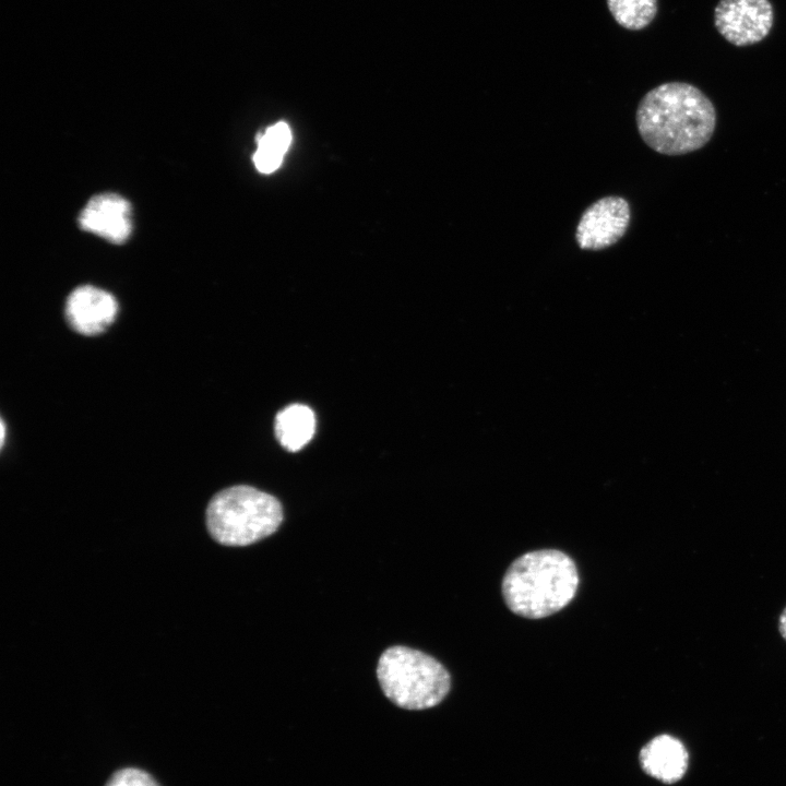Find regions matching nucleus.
<instances>
[{
	"mask_svg": "<svg viewBox=\"0 0 786 786\" xmlns=\"http://www.w3.org/2000/svg\"><path fill=\"white\" fill-rule=\"evenodd\" d=\"M635 122L650 148L668 156L684 155L708 143L716 127V110L699 87L667 82L642 97Z\"/></svg>",
	"mask_w": 786,
	"mask_h": 786,
	"instance_id": "obj_1",
	"label": "nucleus"
},
{
	"mask_svg": "<svg viewBox=\"0 0 786 786\" xmlns=\"http://www.w3.org/2000/svg\"><path fill=\"white\" fill-rule=\"evenodd\" d=\"M579 573L562 551L543 549L515 559L502 581L509 609L522 617L538 619L564 608L575 596Z\"/></svg>",
	"mask_w": 786,
	"mask_h": 786,
	"instance_id": "obj_2",
	"label": "nucleus"
},
{
	"mask_svg": "<svg viewBox=\"0 0 786 786\" xmlns=\"http://www.w3.org/2000/svg\"><path fill=\"white\" fill-rule=\"evenodd\" d=\"M283 522L281 502L270 493L247 485L217 492L206 509V526L221 545L242 547L277 531Z\"/></svg>",
	"mask_w": 786,
	"mask_h": 786,
	"instance_id": "obj_3",
	"label": "nucleus"
},
{
	"mask_svg": "<svg viewBox=\"0 0 786 786\" xmlns=\"http://www.w3.org/2000/svg\"><path fill=\"white\" fill-rule=\"evenodd\" d=\"M377 677L384 695L406 710L438 705L451 687L450 675L442 664L421 651L402 645L382 653Z\"/></svg>",
	"mask_w": 786,
	"mask_h": 786,
	"instance_id": "obj_4",
	"label": "nucleus"
},
{
	"mask_svg": "<svg viewBox=\"0 0 786 786\" xmlns=\"http://www.w3.org/2000/svg\"><path fill=\"white\" fill-rule=\"evenodd\" d=\"M773 22L774 10L769 0H719L714 10L716 29L738 47L763 40Z\"/></svg>",
	"mask_w": 786,
	"mask_h": 786,
	"instance_id": "obj_5",
	"label": "nucleus"
},
{
	"mask_svg": "<svg viewBox=\"0 0 786 786\" xmlns=\"http://www.w3.org/2000/svg\"><path fill=\"white\" fill-rule=\"evenodd\" d=\"M631 219L629 202L619 195L596 200L582 213L575 240L582 250H603L618 242L628 230Z\"/></svg>",
	"mask_w": 786,
	"mask_h": 786,
	"instance_id": "obj_6",
	"label": "nucleus"
},
{
	"mask_svg": "<svg viewBox=\"0 0 786 786\" xmlns=\"http://www.w3.org/2000/svg\"><path fill=\"white\" fill-rule=\"evenodd\" d=\"M118 302L108 291L95 286L76 287L66 302V319L75 332L92 336L103 333L115 321Z\"/></svg>",
	"mask_w": 786,
	"mask_h": 786,
	"instance_id": "obj_7",
	"label": "nucleus"
},
{
	"mask_svg": "<svg viewBox=\"0 0 786 786\" xmlns=\"http://www.w3.org/2000/svg\"><path fill=\"white\" fill-rule=\"evenodd\" d=\"M79 224L85 231L120 245L130 237L132 209L129 201L117 193H100L82 209Z\"/></svg>",
	"mask_w": 786,
	"mask_h": 786,
	"instance_id": "obj_8",
	"label": "nucleus"
},
{
	"mask_svg": "<svg viewBox=\"0 0 786 786\" xmlns=\"http://www.w3.org/2000/svg\"><path fill=\"white\" fill-rule=\"evenodd\" d=\"M688 759L684 746L666 734L656 736L640 751L644 772L666 784L681 779L688 767Z\"/></svg>",
	"mask_w": 786,
	"mask_h": 786,
	"instance_id": "obj_9",
	"label": "nucleus"
},
{
	"mask_svg": "<svg viewBox=\"0 0 786 786\" xmlns=\"http://www.w3.org/2000/svg\"><path fill=\"white\" fill-rule=\"evenodd\" d=\"M274 427L279 443L286 450L296 452L312 439L315 417L307 405L291 404L278 412Z\"/></svg>",
	"mask_w": 786,
	"mask_h": 786,
	"instance_id": "obj_10",
	"label": "nucleus"
},
{
	"mask_svg": "<svg viewBox=\"0 0 786 786\" xmlns=\"http://www.w3.org/2000/svg\"><path fill=\"white\" fill-rule=\"evenodd\" d=\"M290 140V130L285 122H277L267 128L259 138L258 148L253 155L257 169L263 174H270L277 169Z\"/></svg>",
	"mask_w": 786,
	"mask_h": 786,
	"instance_id": "obj_11",
	"label": "nucleus"
},
{
	"mask_svg": "<svg viewBox=\"0 0 786 786\" xmlns=\"http://www.w3.org/2000/svg\"><path fill=\"white\" fill-rule=\"evenodd\" d=\"M607 5L615 21L631 31L646 27L657 13V0H607Z\"/></svg>",
	"mask_w": 786,
	"mask_h": 786,
	"instance_id": "obj_12",
	"label": "nucleus"
},
{
	"mask_svg": "<svg viewBox=\"0 0 786 786\" xmlns=\"http://www.w3.org/2000/svg\"><path fill=\"white\" fill-rule=\"evenodd\" d=\"M106 786H159L152 776L139 769H123L116 772Z\"/></svg>",
	"mask_w": 786,
	"mask_h": 786,
	"instance_id": "obj_13",
	"label": "nucleus"
},
{
	"mask_svg": "<svg viewBox=\"0 0 786 786\" xmlns=\"http://www.w3.org/2000/svg\"><path fill=\"white\" fill-rule=\"evenodd\" d=\"M778 630L782 638L786 641V607L783 609L778 619Z\"/></svg>",
	"mask_w": 786,
	"mask_h": 786,
	"instance_id": "obj_14",
	"label": "nucleus"
},
{
	"mask_svg": "<svg viewBox=\"0 0 786 786\" xmlns=\"http://www.w3.org/2000/svg\"><path fill=\"white\" fill-rule=\"evenodd\" d=\"M4 431H5V426H4V422H3V420H2V424H1V443H2V444H3V442H4Z\"/></svg>",
	"mask_w": 786,
	"mask_h": 786,
	"instance_id": "obj_15",
	"label": "nucleus"
}]
</instances>
